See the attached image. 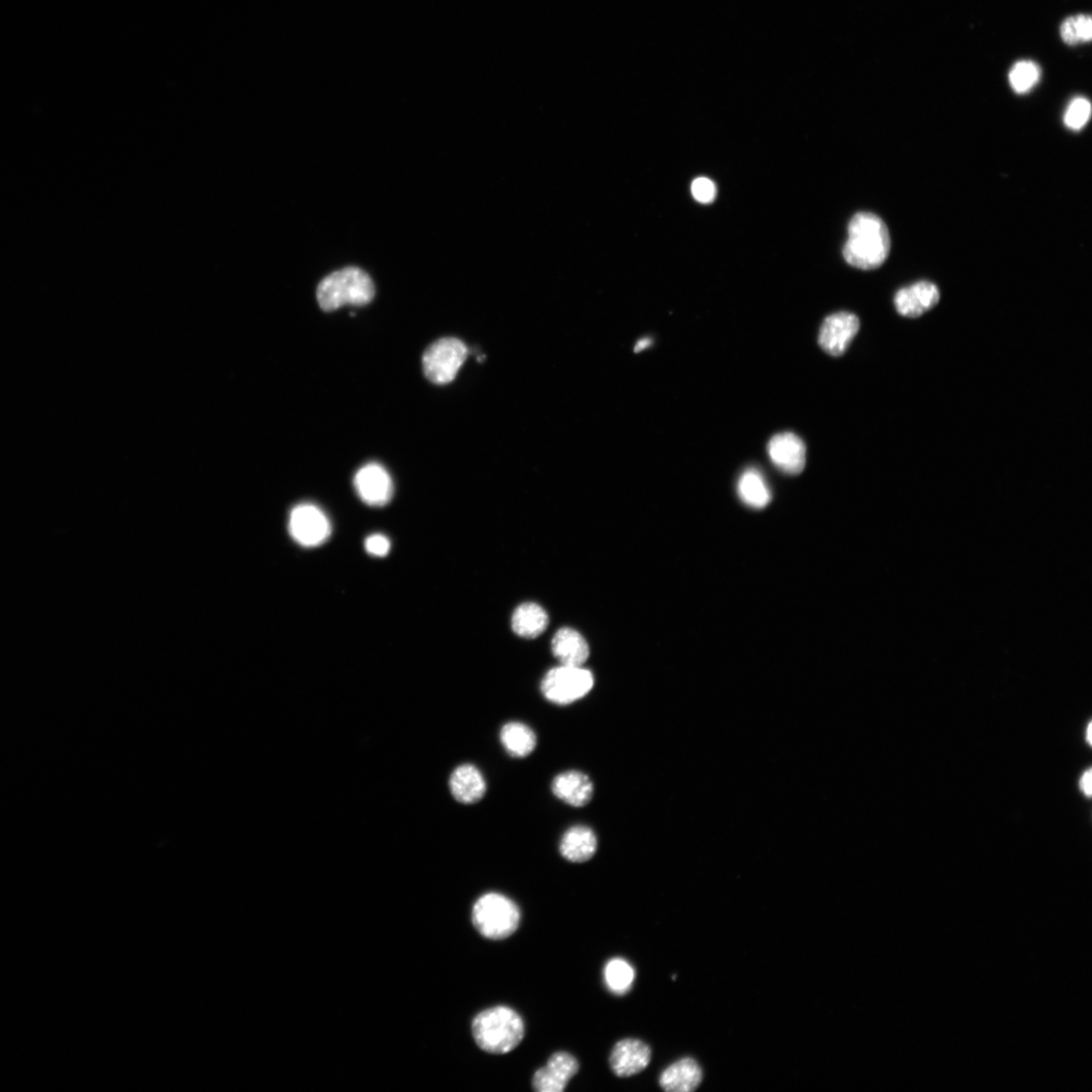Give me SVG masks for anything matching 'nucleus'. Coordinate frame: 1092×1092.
Listing matches in <instances>:
<instances>
[{"mask_svg":"<svg viewBox=\"0 0 1092 1092\" xmlns=\"http://www.w3.org/2000/svg\"><path fill=\"white\" fill-rule=\"evenodd\" d=\"M551 651L565 666L582 667L590 655L586 640L577 630L569 627L555 633L551 642Z\"/></svg>","mask_w":1092,"mask_h":1092,"instance_id":"dca6fc26","label":"nucleus"},{"mask_svg":"<svg viewBox=\"0 0 1092 1092\" xmlns=\"http://www.w3.org/2000/svg\"><path fill=\"white\" fill-rule=\"evenodd\" d=\"M374 293L372 279L365 270L346 267L323 279L317 289V299L323 311L333 312L345 304L366 306Z\"/></svg>","mask_w":1092,"mask_h":1092,"instance_id":"7ed1b4c3","label":"nucleus"},{"mask_svg":"<svg viewBox=\"0 0 1092 1092\" xmlns=\"http://www.w3.org/2000/svg\"><path fill=\"white\" fill-rule=\"evenodd\" d=\"M636 972L631 965L622 958L608 961L604 969L606 986L614 995L624 996L632 987Z\"/></svg>","mask_w":1092,"mask_h":1092,"instance_id":"4be33fe9","label":"nucleus"},{"mask_svg":"<svg viewBox=\"0 0 1092 1092\" xmlns=\"http://www.w3.org/2000/svg\"><path fill=\"white\" fill-rule=\"evenodd\" d=\"M551 791L560 800L573 807L587 805L594 794L591 779L580 771H568L557 775L552 781Z\"/></svg>","mask_w":1092,"mask_h":1092,"instance_id":"4468645a","label":"nucleus"},{"mask_svg":"<svg viewBox=\"0 0 1092 1092\" xmlns=\"http://www.w3.org/2000/svg\"><path fill=\"white\" fill-rule=\"evenodd\" d=\"M548 621V616L542 606L528 602L516 608L512 616V628L521 638L536 639L546 631Z\"/></svg>","mask_w":1092,"mask_h":1092,"instance_id":"6ab92c4d","label":"nucleus"},{"mask_svg":"<svg viewBox=\"0 0 1092 1092\" xmlns=\"http://www.w3.org/2000/svg\"><path fill=\"white\" fill-rule=\"evenodd\" d=\"M849 238L844 258L854 267L871 270L880 267L892 248L891 234L884 221L872 213H859L849 224Z\"/></svg>","mask_w":1092,"mask_h":1092,"instance_id":"f257e3e1","label":"nucleus"},{"mask_svg":"<svg viewBox=\"0 0 1092 1092\" xmlns=\"http://www.w3.org/2000/svg\"><path fill=\"white\" fill-rule=\"evenodd\" d=\"M593 686L594 677L589 670L562 665L546 675L542 691L548 701L557 705H569L585 697Z\"/></svg>","mask_w":1092,"mask_h":1092,"instance_id":"39448f33","label":"nucleus"},{"mask_svg":"<svg viewBox=\"0 0 1092 1092\" xmlns=\"http://www.w3.org/2000/svg\"><path fill=\"white\" fill-rule=\"evenodd\" d=\"M1039 78L1037 64L1031 61H1021L1015 64L1009 73V83L1012 89L1018 93L1031 90Z\"/></svg>","mask_w":1092,"mask_h":1092,"instance_id":"5701e85b","label":"nucleus"},{"mask_svg":"<svg viewBox=\"0 0 1092 1092\" xmlns=\"http://www.w3.org/2000/svg\"><path fill=\"white\" fill-rule=\"evenodd\" d=\"M939 298L941 295L937 287L923 281L899 290L895 297V304L901 316L918 318L932 310Z\"/></svg>","mask_w":1092,"mask_h":1092,"instance_id":"ddd939ff","label":"nucleus"},{"mask_svg":"<svg viewBox=\"0 0 1092 1092\" xmlns=\"http://www.w3.org/2000/svg\"><path fill=\"white\" fill-rule=\"evenodd\" d=\"M453 797L462 803L471 804L484 797L487 790L484 776L473 765L456 768L449 780Z\"/></svg>","mask_w":1092,"mask_h":1092,"instance_id":"f3484780","label":"nucleus"},{"mask_svg":"<svg viewBox=\"0 0 1092 1092\" xmlns=\"http://www.w3.org/2000/svg\"><path fill=\"white\" fill-rule=\"evenodd\" d=\"M501 742L508 754L514 757H525L537 748V735L528 725L510 722L501 730Z\"/></svg>","mask_w":1092,"mask_h":1092,"instance_id":"412c9836","label":"nucleus"},{"mask_svg":"<svg viewBox=\"0 0 1092 1092\" xmlns=\"http://www.w3.org/2000/svg\"><path fill=\"white\" fill-rule=\"evenodd\" d=\"M289 528L293 539L302 546L315 547L332 535V524L315 505L301 504L294 508Z\"/></svg>","mask_w":1092,"mask_h":1092,"instance_id":"0eeeda50","label":"nucleus"},{"mask_svg":"<svg viewBox=\"0 0 1092 1092\" xmlns=\"http://www.w3.org/2000/svg\"><path fill=\"white\" fill-rule=\"evenodd\" d=\"M702 1080L701 1066L695 1059L687 1057L670 1065L660 1074L658 1083L669 1092H691L699 1087Z\"/></svg>","mask_w":1092,"mask_h":1092,"instance_id":"2eb2a0df","label":"nucleus"},{"mask_svg":"<svg viewBox=\"0 0 1092 1092\" xmlns=\"http://www.w3.org/2000/svg\"><path fill=\"white\" fill-rule=\"evenodd\" d=\"M1091 116V105L1084 97L1073 100L1068 112L1064 116V123L1068 128L1078 131L1088 123Z\"/></svg>","mask_w":1092,"mask_h":1092,"instance_id":"b1692460","label":"nucleus"},{"mask_svg":"<svg viewBox=\"0 0 1092 1092\" xmlns=\"http://www.w3.org/2000/svg\"><path fill=\"white\" fill-rule=\"evenodd\" d=\"M354 486L361 499L372 507L387 505L394 494L391 476L378 464L363 467L354 477Z\"/></svg>","mask_w":1092,"mask_h":1092,"instance_id":"9d476101","label":"nucleus"},{"mask_svg":"<svg viewBox=\"0 0 1092 1092\" xmlns=\"http://www.w3.org/2000/svg\"><path fill=\"white\" fill-rule=\"evenodd\" d=\"M1075 23L1079 41L1089 42L1092 36V20L1088 16L1080 15L1075 17Z\"/></svg>","mask_w":1092,"mask_h":1092,"instance_id":"cd10ccee","label":"nucleus"},{"mask_svg":"<svg viewBox=\"0 0 1092 1092\" xmlns=\"http://www.w3.org/2000/svg\"><path fill=\"white\" fill-rule=\"evenodd\" d=\"M1091 778H1092L1091 770L1089 769L1082 775V777L1080 779V783H1079L1081 792L1087 797L1091 796V793H1092Z\"/></svg>","mask_w":1092,"mask_h":1092,"instance_id":"c85d7f7f","label":"nucleus"},{"mask_svg":"<svg viewBox=\"0 0 1092 1092\" xmlns=\"http://www.w3.org/2000/svg\"><path fill=\"white\" fill-rule=\"evenodd\" d=\"M521 912L511 898L500 894H487L474 905L472 920L476 930L490 939H504L518 929Z\"/></svg>","mask_w":1092,"mask_h":1092,"instance_id":"20e7f679","label":"nucleus"},{"mask_svg":"<svg viewBox=\"0 0 1092 1092\" xmlns=\"http://www.w3.org/2000/svg\"><path fill=\"white\" fill-rule=\"evenodd\" d=\"M691 191L695 199L702 204H709V202L714 201L718 194L716 184L707 177L696 179L692 184Z\"/></svg>","mask_w":1092,"mask_h":1092,"instance_id":"393cba45","label":"nucleus"},{"mask_svg":"<svg viewBox=\"0 0 1092 1092\" xmlns=\"http://www.w3.org/2000/svg\"><path fill=\"white\" fill-rule=\"evenodd\" d=\"M1061 37L1062 40L1069 45H1076L1080 42L1076 29L1075 17H1071L1063 21L1061 25Z\"/></svg>","mask_w":1092,"mask_h":1092,"instance_id":"bb28decb","label":"nucleus"},{"mask_svg":"<svg viewBox=\"0 0 1092 1092\" xmlns=\"http://www.w3.org/2000/svg\"><path fill=\"white\" fill-rule=\"evenodd\" d=\"M469 349L460 339L442 338L430 345L423 355L426 377L437 385H445L455 378L468 359Z\"/></svg>","mask_w":1092,"mask_h":1092,"instance_id":"423d86ee","label":"nucleus"},{"mask_svg":"<svg viewBox=\"0 0 1092 1092\" xmlns=\"http://www.w3.org/2000/svg\"><path fill=\"white\" fill-rule=\"evenodd\" d=\"M391 548L390 541L382 535H374L366 541V549L374 556H386Z\"/></svg>","mask_w":1092,"mask_h":1092,"instance_id":"a878e982","label":"nucleus"},{"mask_svg":"<svg viewBox=\"0 0 1092 1092\" xmlns=\"http://www.w3.org/2000/svg\"><path fill=\"white\" fill-rule=\"evenodd\" d=\"M650 345H651V340H649V339L640 340L638 342V344L636 345V352H641L642 350L648 348Z\"/></svg>","mask_w":1092,"mask_h":1092,"instance_id":"c756f323","label":"nucleus"},{"mask_svg":"<svg viewBox=\"0 0 1092 1092\" xmlns=\"http://www.w3.org/2000/svg\"><path fill=\"white\" fill-rule=\"evenodd\" d=\"M860 329L859 318L849 312L828 316L823 323L819 337L821 347L831 357H841Z\"/></svg>","mask_w":1092,"mask_h":1092,"instance_id":"6e6552de","label":"nucleus"},{"mask_svg":"<svg viewBox=\"0 0 1092 1092\" xmlns=\"http://www.w3.org/2000/svg\"><path fill=\"white\" fill-rule=\"evenodd\" d=\"M472 1032L476 1045L490 1054L502 1055L516 1049L525 1036L520 1014L508 1006H495L475 1018Z\"/></svg>","mask_w":1092,"mask_h":1092,"instance_id":"f03ea898","label":"nucleus"},{"mask_svg":"<svg viewBox=\"0 0 1092 1092\" xmlns=\"http://www.w3.org/2000/svg\"><path fill=\"white\" fill-rule=\"evenodd\" d=\"M741 500L754 510H763L772 499V493L763 475L756 469L743 473L738 481Z\"/></svg>","mask_w":1092,"mask_h":1092,"instance_id":"aec40b11","label":"nucleus"},{"mask_svg":"<svg viewBox=\"0 0 1092 1092\" xmlns=\"http://www.w3.org/2000/svg\"><path fill=\"white\" fill-rule=\"evenodd\" d=\"M770 460L781 472L796 476L806 465V447L803 440L793 433L779 434L768 444Z\"/></svg>","mask_w":1092,"mask_h":1092,"instance_id":"f8f14e48","label":"nucleus"},{"mask_svg":"<svg viewBox=\"0 0 1092 1092\" xmlns=\"http://www.w3.org/2000/svg\"><path fill=\"white\" fill-rule=\"evenodd\" d=\"M579 1070V1062L572 1054L556 1052L533 1075L532 1087L538 1092H563Z\"/></svg>","mask_w":1092,"mask_h":1092,"instance_id":"1a4fd4ad","label":"nucleus"},{"mask_svg":"<svg viewBox=\"0 0 1092 1092\" xmlns=\"http://www.w3.org/2000/svg\"><path fill=\"white\" fill-rule=\"evenodd\" d=\"M652 1060V1050L639 1039H624L614 1047L609 1063L618 1077H630L643 1073Z\"/></svg>","mask_w":1092,"mask_h":1092,"instance_id":"9b49d317","label":"nucleus"},{"mask_svg":"<svg viewBox=\"0 0 1092 1092\" xmlns=\"http://www.w3.org/2000/svg\"><path fill=\"white\" fill-rule=\"evenodd\" d=\"M597 847L594 831L588 827L577 826L564 834L560 851L562 856L572 863H585L594 857Z\"/></svg>","mask_w":1092,"mask_h":1092,"instance_id":"a211bd4d","label":"nucleus"},{"mask_svg":"<svg viewBox=\"0 0 1092 1092\" xmlns=\"http://www.w3.org/2000/svg\"><path fill=\"white\" fill-rule=\"evenodd\" d=\"M1087 741L1091 744V724H1089L1087 728Z\"/></svg>","mask_w":1092,"mask_h":1092,"instance_id":"7c9ffc66","label":"nucleus"}]
</instances>
